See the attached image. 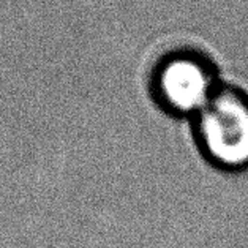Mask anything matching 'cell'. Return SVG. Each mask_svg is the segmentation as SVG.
Returning a JSON list of instances; mask_svg holds the SVG:
<instances>
[{
    "mask_svg": "<svg viewBox=\"0 0 248 248\" xmlns=\"http://www.w3.org/2000/svg\"><path fill=\"white\" fill-rule=\"evenodd\" d=\"M193 135L204 160L221 172L248 169V92L221 84L193 119Z\"/></svg>",
    "mask_w": 248,
    "mask_h": 248,
    "instance_id": "cell-1",
    "label": "cell"
},
{
    "mask_svg": "<svg viewBox=\"0 0 248 248\" xmlns=\"http://www.w3.org/2000/svg\"><path fill=\"white\" fill-rule=\"evenodd\" d=\"M221 84L209 62L195 54H177L156 70L154 90L160 105L175 116L195 119Z\"/></svg>",
    "mask_w": 248,
    "mask_h": 248,
    "instance_id": "cell-2",
    "label": "cell"
}]
</instances>
